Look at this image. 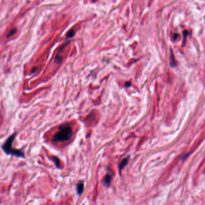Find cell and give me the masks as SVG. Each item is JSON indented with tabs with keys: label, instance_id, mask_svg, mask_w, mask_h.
Masks as SVG:
<instances>
[{
	"label": "cell",
	"instance_id": "obj_1",
	"mask_svg": "<svg viewBox=\"0 0 205 205\" xmlns=\"http://www.w3.org/2000/svg\"><path fill=\"white\" fill-rule=\"evenodd\" d=\"M72 135V130L69 124H62L59 130L54 135L53 140L54 142H64L69 140Z\"/></svg>",
	"mask_w": 205,
	"mask_h": 205
},
{
	"label": "cell",
	"instance_id": "obj_2",
	"mask_svg": "<svg viewBox=\"0 0 205 205\" xmlns=\"http://www.w3.org/2000/svg\"><path fill=\"white\" fill-rule=\"evenodd\" d=\"M16 135V134H13L11 136H10L9 138L2 146V149L6 154L16 156L17 157L24 158L25 154L21 150L13 149L12 147V143L13 142V140L15 138Z\"/></svg>",
	"mask_w": 205,
	"mask_h": 205
},
{
	"label": "cell",
	"instance_id": "obj_3",
	"mask_svg": "<svg viewBox=\"0 0 205 205\" xmlns=\"http://www.w3.org/2000/svg\"><path fill=\"white\" fill-rule=\"evenodd\" d=\"M129 156H128V157L126 158H124L123 160L120 162V163L118 165V168H119V170H120V172H121V171L122 170L123 168H124L125 167V166H126V165L128 164V161H129Z\"/></svg>",
	"mask_w": 205,
	"mask_h": 205
},
{
	"label": "cell",
	"instance_id": "obj_4",
	"mask_svg": "<svg viewBox=\"0 0 205 205\" xmlns=\"http://www.w3.org/2000/svg\"><path fill=\"white\" fill-rule=\"evenodd\" d=\"M84 188V185L83 182H79L77 186V192L78 195H81L83 192Z\"/></svg>",
	"mask_w": 205,
	"mask_h": 205
},
{
	"label": "cell",
	"instance_id": "obj_5",
	"mask_svg": "<svg viewBox=\"0 0 205 205\" xmlns=\"http://www.w3.org/2000/svg\"><path fill=\"white\" fill-rule=\"evenodd\" d=\"M111 179H112V176L111 174L108 173L104 179V185L106 186H108L110 185L111 181Z\"/></svg>",
	"mask_w": 205,
	"mask_h": 205
},
{
	"label": "cell",
	"instance_id": "obj_6",
	"mask_svg": "<svg viewBox=\"0 0 205 205\" xmlns=\"http://www.w3.org/2000/svg\"><path fill=\"white\" fill-rule=\"evenodd\" d=\"M52 159H53V162L55 163L57 167L60 168V159L57 157H55V156H52Z\"/></svg>",
	"mask_w": 205,
	"mask_h": 205
},
{
	"label": "cell",
	"instance_id": "obj_7",
	"mask_svg": "<svg viewBox=\"0 0 205 205\" xmlns=\"http://www.w3.org/2000/svg\"><path fill=\"white\" fill-rule=\"evenodd\" d=\"M16 33V28H13V29H12L10 30V31L8 33V35L7 36V37H11L13 35H14Z\"/></svg>",
	"mask_w": 205,
	"mask_h": 205
},
{
	"label": "cell",
	"instance_id": "obj_8",
	"mask_svg": "<svg viewBox=\"0 0 205 205\" xmlns=\"http://www.w3.org/2000/svg\"><path fill=\"white\" fill-rule=\"evenodd\" d=\"M74 35H75V31H74L73 30H70L69 32H68L67 35V38L69 39V38H71Z\"/></svg>",
	"mask_w": 205,
	"mask_h": 205
}]
</instances>
